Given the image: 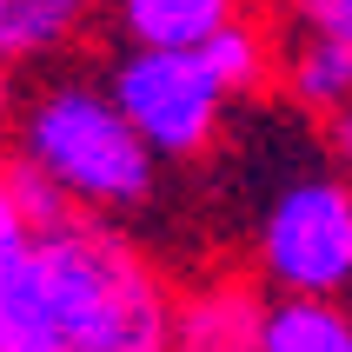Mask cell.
<instances>
[{
    "label": "cell",
    "instance_id": "11",
    "mask_svg": "<svg viewBox=\"0 0 352 352\" xmlns=\"http://www.w3.org/2000/svg\"><path fill=\"white\" fill-rule=\"evenodd\" d=\"M199 54H206V67L226 80V94H233V100L259 94V87L273 80V34H266L259 20H246V14L226 20V27H219Z\"/></svg>",
    "mask_w": 352,
    "mask_h": 352
},
{
    "label": "cell",
    "instance_id": "15",
    "mask_svg": "<svg viewBox=\"0 0 352 352\" xmlns=\"http://www.w3.org/2000/svg\"><path fill=\"white\" fill-rule=\"evenodd\" d=\"M7 113H14V74L0 67V126H7Z\"/></svg>",
    "mask_w": 352,
    "mask_h": 352
},
{
    "label": "cell",
    "instance_id": "1",
    "mask_svg": "<svg viewBox=\"0 0 352 352\" xmlns=\"http://www.w3.org/2000/svg\"><path fill=\"white\" fill-rule=\"evenodd\" d=\"M34 253L74 352H166L173 293L107 213H60L34 226Z\"/></svg>",
    "mask_w": 352,
    "mask_h": 352
},
{
    "label": "cell",
    "instance_id": "2",
    "mask_svg": "<svg viewBox=\"0 0 352 352\" xmlns=\"http://www.w3.org/2000/svg\"><path fill=\"white\" fill-rule=\"evenodd\" d=\"M14 160L54 179L80 213H133L160 186V153L113 107L107 80H47L14 107Z\"/></svg>",
    "mask_w": 352,
    "mask_h": 352
},
{
    "label": "cell",
    "instance_id": "13",
    "mask_svg": "<svg viewBox=\"0 0 352 352\" xmlns=\"http://www.w3.org/2000/svg\"><path fill=\"white\" fill-rule=\"evenodd\" d=\"M326 153L339 160V173H352V107L326 120Z\"/></svg>",
    "mask_w": 352,
    "mask_h": 352
},
{
    "label": "cell",
    "instance_id": "6",
    "mask_svg": "<svg viewBox=\"0 0 352 352\" xmlns=\"http://www.w3.org/2000/svg\"><path fill=\"white\" fill-rule=\"evenodd\" d=\"M266 299L253 279L239 273H219V279H199L173 299V339L166 352H259L266 339Z\"/></svg>",
    "mask_w": 352,
    "mask_h": 352
},
{
    "label": "cell",
    "instance_id": "5",
    "mask_svg": "<svg viewBox=\"0 0 352 352\" xmlns=\"http://www.w3.org/2000/svg\"><path fill=\"white\" fill-rule=\"evenodd\" d=\"M273 80H279V94L293 100V113L326 126L333 113L352 107V40L333 20L293 14V27L273 34Z\"/></svg>",
    "mask_w": 352,
    "mask_h": 352
},
{
    "label": "cell",
    "instance_id": "3",
    "mask_svg": "<svg viewBox=\"0 0 352 352\" xmlns=\"http://www.w3.org/2000/svg\"><path fill=\"white\" fill-rule=\"evenodd\" d=\"M253 266L273 293H352V173H339V160L279 173L253 219Z\"/></svg>",
    "mask_w": 352,
    "mask_h": 352
},
{
    "label": "cell",
    "instance_id": "14",
    "mask_svg": "<svg viewBox=\"0 0 352 352\" xmlns=\"http://www.w3.org/2000/svg\"><path fill=\"white\" fill-rule=\"evenodd\" d=\"M339 0H293V14H306V20H326Z\"/></svg>",
    "mask_w": 352,
    "mask_h": 352
},
{
    "label": "cell",
    "instance_id": "7",
    "mask_svg": "<svg viewBox=\"0 0 352 352\" xmlns=\"http://www.w3.org/2000/svg\"><path fill=\"white\" fill-rule=\"evenodd\" d=\"M0 352H74L34 239L0 259Z\"/></svg>",
    "mask_w": 352,
    "mask_h": 352
},
{
    "label": "cell",
    "instance_id": "9",
    "mask_svg": "<svg viewBox=\"0 0 352 352\" xmlns=\"http://www.w3.org/2000/svg\"><path fill=\"white\" fill-rule=\"evenodd\" d=\"M246 0H107V20L126 47H206Z\"/></svg>",
    "mask_w": 352,
    "mask_h": 352
},
{
    "label": "cell",
    "instance_id": "10",
    "mask_svg": "<svg viewBox=\"0 0 352 352\" xmlns=\"http://www.w3.org/2000/svg\"><path fill=\"white\" fill-rule=\"evenodd\" d=\"M259 352H352V306L313 293H273Z\"/></svg>",
    "mask_w": 352,
    "mask_h": 352
},
{
    "label": "cell",
    "instance_id": "16",
    "mask_svg": "<svg viewBox=\"0 0 352 352\" xmlns=\"http://www.w3.org/2000/svg\"><path fill=\"white\" fill-rule=\"evenodd\" d=\"M326 20H333L339 34H346V40H352V0H339V7H333V14H326Z\"/></svg>",
    "mask_w": 352,
    "mask_h": 352
},
{
    "label": "cell",
    "instance_id": "4",
    "mask_svg": "<svg viewBox=\"0 0 352 352\" xmlns=\"http://www.w3.org/2000/svg\"><path fill=\"white\" fill-rule=\"evenodd\" d=\"M107 94L160 160L213 153L233 113L226 80L206 67L199 47H120L107 60Z\"/></svg>",
    "mask_w": 352,
    "mask_h": 352
},
{
    "label": "cell",
    "instance_id": "8",
    "mask_svg": "<svg viewBox=\"0 0 352 352\" xmlns=\"http://www.w3.org/2000/svg\"><path fill=\"white\" fill-rule=\"evenodd\" d=\"M107 14V0H0V67H40L60 60L94 20Z\"/></svg>",
    "mask_w": 352,
    "mask_h": 352
},
{
    "label": "cell",
    "instance_id": "12",
    "mask_svg": "<svg viewBox=\"0 0 352 352\" xmlns=\"http://www.w3.org/2000/svg\"><path fill=\"white\" fill-rule=\"evenodd\" d=\"M27 239H34V226H27V206H20V186H14V160L0 153V259Z\"/></svg>",
    "mask_w": 352,
    "mask_h": 352
}]
</instances>
